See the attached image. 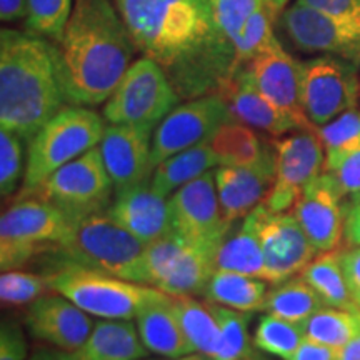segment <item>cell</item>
<instances>
[{
  "label": "cell",
  "mask_w": 360,
  "mask_h": 360,
  "mask_svg": "<svg viewBox=\"0 0 360 360\" xmlns=\"http://www.w3.org/2000/svg\"><path fill=\"white\" fill-rule=\"evenodd\" d=\"M135 45L165 70L182 101L219 94L238 70L212 0H114Z\"/></svg>",
  "instance_id": "6da1fadb"
},
{
  "label": "cell",
  "mask_w": 360,
  "mask_h": 360,
  "mask_svg": "<svg viewBox=\"0 0 360 360\" xmlns=\"http://www.w3.org/2000/svg\"><path fill=\"white\" fill-rule=\"evenodd\" d=\"M57 45L69 105L105 103L139 51L112 0H75Z\"/></svg>",
  "instance_id": "7a4b0ae2"
},
{
  "label": "cell",
  "mask_w": 360,
  "mask_h": 360,
  "mask_svg": "<svg viewBox=\"0 0 360 360\" xmlns=\"http://www.w3.org/2000/svg\"><path fill=\"white\" fill-rule=\"evenodd\" d=\"M67 102L57 45L15 29L0 32V125L25 142Z\"/></svg>",
  "instance_id": "3957f363"
},
{
  "label": "cell",
  "mask_w": 360,
  "mask_h": 360,
  "mask_svg": "<svg viewBox=\"0 0 360 360\" xmlns=\"http://www.w3.org/2000/svg\"><path fill=\"white\" fill-rule=\"evenodd\" d=\"M146 242L114 222L105 212L75 220L69 236L52 252L56 262H70L137 282Z\"/></svg>",
  "instance_id": "277c9868"
},
{
  "label": "cell",
  "mask_w": 360,
  "mask_h": 360,
  "mask_svg": "<svg viewBox=\"0 0 360 360\" xmlns=\"http://www.w3.org/2000/svg\"><path fill=\"white\" fill-rule=\"evenodd\" d=\"M45 277L51 290L67 297L92 317L110 321H132L148 302L164 294L155 287L70 262H56Z\"/></svg>",
  "instance_id": "5b68a950"
},
{
  "label": "cell",
  "mask_w": 360,
  "mask_h": 360,
  "mask_svg": "<svg viewBox=\"0 0 360 360\" xmlns=\"http://www.w3.org/2000/svg\"><path fill=\"white\" fill-rule=\"evenodd\" d=\"M103 117L89 107L67 105L30 139L19 195H27L65 164L101 143Z\"/></svg>",
  "instance_id": "8992f818"
},
{
  "label": "cell",
  "mask_w": 360,
  "mask_h": 360,
  "mask_svg": "<svg viewBox=\"0 0 360 360\" xmlns=\"http://www.w3.org/2000/svg\"><path fill=\"white\" fill-rule=\"evenodd\" d=\"M72 225L74 220L49 200L19 195L0 219V267L20 269L37 255L52 254Z\"/></svg>",
  "instance_id": "52a82bcc"
},
{
  "label": "cell",
  "mask_w": 360,
  "mask_h": 360,
  "mask_svg": "<svg viewBox=\"0 0 360 360\" xmlns=\"http://www.w3.org/2000/svg\"><path fill=\"white\" fill-rule=\"evenodd\" d=\"M182 97L155 60L143 56L132 62L102 115L109 124L159 125L179 105Z\"/></svg>",
  "instance_id": "ba28073f"
},
{
  "label": "cell",
  "mask_w": 360,
  "mask_h": 360,
  "mask_svg": "<svg viewBox=\"0 0 360 360\" xmlns=\"http://www.w3.org/2000/svg\"><path fill=\"white\" fill-rule=\"evenodd\" d=\"M30 193L57 205L75 222L105 212L114 199L115 187L96 147L56 170Z\"/></svg>",
  "instance_id": "9c48e42d"
},
{
  "label": "cell",
  "mask_w": 360,
  "mask_h": 360,
  "mask_svg": "<svg viewBox=\"0 0 360 360\" xmlns=\"http://www.w3.org/2000/svg\"><path fill=\"white\" fill-rule=\"evenodd\" d=\"M300 103L314 127H322L359 105L360 80L354 64L322 56L300 62Z\"/></svg>",
  "instance_id": "30bf717a"
},
{
  "label": "cell",
  "mask_w": 360,
  "mask_h": 360,
  "mask_svg": "<svg viewBox=\"0 0 360 360\" xmlns=\"http://www.w3.org/2000/svg\"><path fill=\"white\" fill-rule=\"evenodd\" d=\"M276 150V180L265 199L272 212H290L319 174L323 172L326 148L317 129L297 130L272 142Z\"/></svg>",
  "instance_id": "8fae6325"
},
{
  "label": "cell",
  "mask_w": 360,
  "mask_h": 360,
  "mask_svg": "<svg viewBox=\"0 0 360 360\" xmlns=\"http://www.w3.org/2000/svg\"><path fill=\"white\" fill-rule=\"evenodd\" d=\"M233 115L220 94H209L179 103L155 127L152 142V160L160 164L179 152L209 141Z\"/></svg>",
  "instance_id": "7c38bea8"
},
{
  "label": "cell",
  "mask_w": 360,
  "mask_h": 360,
  "mask_svg": "<svg viewBox=\"0 0 360 360\" xmlns=\"http://www.w3.org/2000/svg\"><path fill=\"white\" fill-rule=\"evenodd\" d=\"M250 214L262 244L269 283L299 276L319 254L292 212H272L260 204Z\"/></svg>",
  "instance_id": "4fadbf2b"
},
{
  "label": "cell",
  "mask_w": 360,
  "mask_h": 360,
  "mask_svg": "<svg viewBox=\"0 0 360 360\" xmlns=\"http://www.w3.org/2000/svg\"><path fill=\"white\" fill-rule=\"evenodd\" d=\"M281 24L300 51L339 57L360 67V22L339 19L295 2L281 13Z\"/></svg>",
  "instance_id": "5bb4252c"
},
{
  "label": "cell",
  "mask_w": 360,
  "mask_h": 360,
  "mask_svg": "<svg viewBox=\"0 0 360 360\" xmlns=\"http://www.w3.org/2000/svg\"><path fill=\"white\" fill-rule=\"evenodd\" d=\"M214 170L186 184L169 197L172 232L188 244L220 245L232 229L224 219Z\"/></svg>",
  "instance_id": "9a60e30c"
},
{
  "label": "cell",
  "mask_w": 360,
  "mask_h": 360,
  "mask_svg": "<svg viewBox=\"0 0 360 360\" xmlns=\"http://www.w3.org/2000/svg\"><path fill=\"white\" fill-rule=\"evenodd\" d=\"M155 125L110 124L98 143L115 191L150 180L154 174L152 142Z\"/></svg>",
  "instance_id": "2e32d148"
},
{
  "label": "cell",
  "mask_w": 360,
  "mask_h": 360,
  "mask_svg": "<svg viewBox=\"0 0 360 360\" xmlns=\"http://www.w3.org/2000/svg\"><path fill=\"white\" fill-rule=\"evenodd\" d=\"M290 212L302 225L319 254L340 249L345 225L344 195L327 172L319 174L304 188Z\"/></svg>",
  "instance_id": "e0dca14e"
},
{
  "label": "cell",
  "mask_w": 360,
  "mask_h": 360,
  "mask_svg": "<svg viewBox=\"0 0 360 360\" xmlns=\"http://www.w3.org/2000/svg\"><path fill=\"white\" fill-rule=\"evenodd\" d=\"M215 187L225 222L233 225L264 204L276 180L274 146L250 165H220L214 170Z\"/></svg>",
  "instance_id": "ac0fdd59"
},
{
  "label": "cell",
  "mask_w": 360,
  "mask_h": 360,
  "mask_svg": "<svg viewBox=\"0 0 360 360\" xmlns=\"http://www.w3.org/2000/svg\"><path fill=\"white\" fill-rule=\"evenodd\" d=\"M90 317L92 315L56 292L30 304L25 314V326L35 340L52 345L58 352H72L92 332L94 322Z\"/></svg>",
  "instance_id": "d6986e66"
},
{
  "label": "cell",
  "mask_w": 360,
  "mask_h": 360,
  "mask_svg": "<svg viewBox=\"0 0 360 360\" xmlns=\"http://www.w3.org/2000/svg\"><path fill=\"white\" fill-rule=\"evenodd\" d=\"M250 72L255 87L276 103L278 109L294 115L295 119L312 125L305 117L300 103V74L302 67L290 53L285 52L277 37L245 65ZM314 127V125H312Z\"/></svg>",
  "instance_id": "ffe728a7"
},
{
  "label": "cell",
  "mask_w": 360,
  "mask_h": 360,
  "mask_svg": "<svg viewBox=\"0 0 360 360\" xmlns=\"http://www.w3.org/2000/svg\"><path fill=\"white\" fill-rule=\"evenodd\" d=\"M219 94L225 98L237 122L249 125L255 130H262L272 137H281L297 130L315 129L270 102L255 87L247 67L238 69Z\"/></svg>",
  "instance_id": "44dd1931"
},
{
  "label": "cell",
  "mask_w": 360,
  "mask_h": 360,
  "mask_svg": "<svg viewBox=\"0 0 360 360\" xmlns=\"http://www.w3.org/2000/svg\"><path fill=\"white\" fill-rule=\"evenodd\" d=\"M107 215L146 244L172 232L169 199L152 188L150 180L115 191Z\"/></svg>",
  "instance_id": "7402d4cb"
},
{
  "label": "cell",
  "mask_w": 360,
  "mask_h": 360,
  "mask_svg": "<svg viewBox=\"0 0 360 360\" xmlns=\"http://www.w3.org/2000/svg\"><path fill=\"white\" fill-rule=\"evenodd\" d=\"M135 326L148 352L165 359L195 352L175 310L174 297L165 292L137 314Z\"/></svg>",
  "instance_id": "603a6c76"
},
{
  "label": "cell",
  "mask_w": 360,
  "mask_h": 360,
  "mask_svg": "<svg viewBox=\"0 0 360 360\" xmlns=\"http://www.w3.org/2000/svg\"><path fill=\"white\" fill-rule=\"evenodd\" d=\"M148 350L132 321L101 319L79 349L58 352L60 360H141Z\"/></svg>",
  "instance_id": "cb8c5ba5"
},
{
  "label": "cell",
  "mask_w": 360,
  "mask_h": 360,
  "mask_svg": "<svg viewBox=\"0 0 360 360\" xmlns=\"http://www.w3.org/2000/svg\"><path fill=\"white\" fill-rule=\"evenodd\" d=\"M217 244H188L157 289L172 297L204 295L215 272Z\"/></svg>",
  "instance_id": "d4e9b609"
},
{
  "label": "cell",
  "mask_w": 360,
  "mask_h": 360,
  "mask_svg": "<svg viewBox=\"0 0 360 360\" xmlns=\"http://www.w3.org/2000/svg\"><path fill=\"white\" fill-rule=\"evenodd\" d=\"M215 270H229L265 281V257L252 214L240 220L236 232L231 231L224 238L215 255Z\"/></svg>",
  "instance_id": "484cf974"
},
{
  "label": "cell",
  "mask_w": 360,
  "mask_h": 360,
  "mask_svg": "<svg viewBox=\"0 0 360 360\" xmlns=\"http://www.w3.org/2000/svg\"><path fill=\"white\" fill-rule=\"evenodd\" d=\"M217 167L219 159L209 139L199 146H193L160 162L154 169L150 184L157 193L170 197L182 186Z\"/></svg>",
  "instance_id": "4316f807"
},
{
  "label": "cell",
  "mask_w": 360,
  "mask_h": 360,
  "mask_svg": "<svg viewBox=\"0 0 360 360\" xmlns=\"http://www.w3.org/2000/svg\"><path fill=\"white\" fill-rule=\"evenodd\" d=\"M269 294V282L264 278L242 276L229 270H215L204 292L205 300L222 307L257 312L264 310Z\"/></svg>",
  "instance_id": "83f0119b"
},
{
  "label": "cell",
  "mask_w": 360,
  "mask_h": 360,
  "mask_svg": "<svg viewBox=\"0 0 360 360\" xmlns=\"http://www.w3.org/2000/svg\"><path fill=\"white\" fill-rule=\"evenodd\" d=\"M300 276L317 292L327 307L359 310L350 294L347 278H345L342 249L317 254L312 262L300 272Z\"/></svg>",
  "instance_id": "f1b7e54d"
},
{
  "label": "cell",
  "mask_w": 360,
  "mask_h": 360,
  "mask_svg": "<svg viewBox=\"0 0 360 360\" xmlns=\"http://www.w3.org/2000/svg\"><path fill=\"white\" fill-rule=\"evenodd\" d=\"M326 307L307 281L300 276L290 277L281 283H274L265 300V314L277 315L285 321L304 323L319 309Z\"/></svg>",
  "instance_id": "f546056e"
},
{
  "label": "cell",
  "mask_w": 360,
  "mask_h": 360,
  "mask_svg": "<svg viewBox=\"0 0 360 360\" xmlns=\"http://www.w3.org/2000/svg\"><path fill=\"white\" fill-rule=\"evenodd\" d=\"M210 146L219 159V167L255 164L272 148V143H264L254 129L237 120L224 124L210 137Z\"/></svg>",
  "instance_id": "4dcf8cb0"
},
{
  "label": "cell",
  "mask_w": 360,
  "mask_h": 360,
  "mask_svg": "<svg viewBox=\"0 0 360 360\" xmlns=\"http://www.w3.org/2000/svg\"><path fill=\"white\" fill-rule=\"evenodd\" d=\"M174 305L193 350L212 359L219 342V322L212 304L200 302L195 297H174Z\"/></svg>",
  "instance_id": "1f68e13d"
},
{
  "label": "cell",
  "mask_w": 360,
  "mask_h": 360,
  "mask_svg": "<svg viewBox=\"0 0 360 360\" xmlns=\"http://www.w3.org/2000/svg\"><path fill=\"white\" fill-rule=\"evenodd\" d=\"M305 337L340 350L360 330L359 310L322 307L304 322Z\"/></svg>",
  "instance_id": "d6a6232c"
},
{
  "label": "cell",
  "mask_w": 360,
  "mask_h": 360,
  "mask_svg": "<svg viewBox=\"0 0 360 360\" xmlns=\"http://www.w3.org/2000/svg\"><path fill=\"white\" fill-rule=\"evenodd\" d=\"M212 304V302H210ZM219 322V342L210 360H244L254 355L249 337L250 312L212 304Z\"/></svg>",
  "instance_id": "836d02e7"
},
{
  "label": "cell",
  "mask_w": 360,
  "mask_h": 360,
  "mask_svg": "<svg viewBox=\"0 0 360 360\" xmlns=\"http://www.w3.org/2000/svg\"><path fill=\"white\" fill-rule=\"evenodd\" d=\"M305 340L304 323H297L265 314L254 332V345L262 352L282 360H290Z\"/></svg>",
  "instance_id": "e575fe53"
},
{
  "label": "cell",
  "mask_w": 360,
  "mask_h": 360,
  "mask_svg": "<svg viewBox=\"0 0 360 360\" xmlns=\"http://www.w3.org/2000/svg\"><path fill=\"white\" fill-rule=\"evenodd\" d=\"M186 245L187 242L175 232H170L165 237L147 244L142 255L139 283L157 289L170 272V269L174 267V264L177 262Z\"/></svg>",
  "instance_id": "d590c367"
},
{
  "label": "cell",
  "mask_w": 360,
  "mask_h": 360,
  "mask_svg": "<svg viewBox=\"0 0 360 360\" xmlns=\"http://www.w3.org/2000/svg\"><path fill=\"white\" fill-rule=\"evenodd\" d=\"M74 4V0H29L25 30L57 44L70 19Z\"/></svg>",
  "instance_id": "8d00e7d4"
},
{
  "label": "cell",
  "mask_w": 360,
  "mask_h": 360,
  "mask_svg": "<svg viewBox=\"0 0 360 360\" xmlns=\"http://www.w3.org/2000/svg\"><path fill=\"white\" fill-rule=\"evenodd\" d=\"M317 134L326 148V160L342 155L360 143V109L355 107L344 112L328 124L317 127Z\"/></svg>",
  "instance_id": "74e56055"
},
{
  "label": "cell",
  "mask_w": 360,
  "mask_h": 360,
  "mask_svg": "<svg viewBox=\"0 0 360 360\" xmlns=\"http://www.w3.org/2000/svg\"><path fill=\"white\" fill-rule=\"evenodd\" d=\"M47 289H51L47 277L40 274L13 269L2 272V277H0V299H2V304L8 307L34 304Z\"/></svg>",
  "instance_id": "f35d334b"
},
{
  "label": "cell",
  "mask_w": 360,
  "mask_h": 360,
  "mask_svg": "<svg viewBox=\"0 0 360 360\" xmlns=\"http://www.w3.org/2000/svg\"><path fill=\"white\" fill-rule=\"evenodd\" d=\"M24 142L11 130H0V192L4 199L15 193L24 179Z\"/></svg>",
  "instance_id": "ab89813d"
},
{
  "label": "cell",
  "mask_w": 360,
  "mask_h": 360,
  "mask_svg": "<svg viewBox=\"0 0 360 360\" xmlns=\"http://www.w3.org/2000/svg\"><path fill=\"white\" fill-rule=\"evenodd\" d=\"M215 15L224 32L236 45L255 13L267 8L264 0H212Z\"/></svg>",
  "instance_id": "60d3db41"
},
{
  "label": "cell",
  "mask_w": 360,
  "mask_h": 360,
  "mask_svg": "<svg viewBox=\"0 0 360 360\" xmlns=\"http://www.w3.org/2000/svg\"><path fill=\"white\" fill-rule=\"evenodd\" d=\"M323 172L334 179L344 199L360 195V143L335 159L326 160Z\"/></svg>",
  "instance_id": "b9f144b4"
},
{
  "label": "cell",
  "mask_w": 360,
  "mask_h": 360,
  "mask_svg": "<svg viewBox=\"0 0 360 360\" xmlns=\"http://www.w3.org/2000/svg\"><path fill=\"white\" fill-rule=\"evenodd\" d=\"M29 345L19 323L4 321L0 328V360H25Z\"/></svg>",
  "instance_id": "7bdbcfd3"
},
{
  "label": "cell",
  "mask_w": 360,
  "mask_h": 360,
  "mask_svg": "<svg viewBox=\"0 0 360 360\" xmlns=\"http://www.w3.org/2000/svg\"><path fill=\"white\" fill-rule=\"evenodd\" d=\"M315 11L339 17V19L360 22V0H295Z\"/></svg>",
  "instance_id": "ee69618b"
},
{
  "label": "cell",
  "mask_w": 360,
  "mask_h": 360,
  "mask_svg": "<svg viewBox=\"0 0 360 360\" xmlns=\"http://www.w3.org/2000/svg\"><path fill=\"white\" fill-rule=\"evenodd\" d=\"M342 265H344L350 294H352L354 302L360 310V247L342 249Z\"/></svg>",
  "instance_id": "f6af8a7d"
},
{
  "label": "cell",
  "mask_w": 360,
  "mask_h": 360,
  "mask_svg": "<svg viewBox=\"0 0 360 360\" xmlns=\"http://www.w3.org/2000/svg\"><path fill=\"white\" fill-rule=\"evenodd\" d=\"M344 238L349 247H360V195L350 197L345 204Z\"/></svg>",
  "instance_id": "bcb514c9"
},
{
  "label": "cell",
  "mask_w": 360,
  "mask_h": 360,
  "mask_svg": "<svg viewBox=\"0 0 360 360\" xmlns=\"http://www.w3.org/2000/svg\"><path fill=\"white\" fill-rule=\"evenodd\" d=\"M290 360H339V350L305 337V340L295 350Z\"/></svg>",
  "instance_id": "7dc6e473"
},
{
  "label": "cell",
  "mask_w": 360,
  "mask_h": 360,
  "mask_svg": "<svg viewBox=\"0 0 360 360\" xmlns=\"http://www.w3.org/2000/svg\"><path fill=\"white\" fill-rule=\"evenodd\" d=\"M29 12V0H0V19L4 24L25 20Z\"/></svg>",
  "instance_id": "c3c4849f"
},
{
  "label": "cell",
  "mask_w": 360,
  "mask_h": 360,
  "mask_svg": "<svg viewBox=\"0 0 360 360\" xmlns=\"http://www.w3.org/2000/svg\"><path fill=\"white\" fill-rule=\"evenodd\" d=\"M339 360H360V330L339 350Z\"/></svg>",
  "instance_id": "681fc988"
},
{
  "label": "cell",
  "mask_w": 360,
  "mask_h": 360,
  "mask_svg": "<svg viewBox=\"0 0 360 360\" xmlns=\"http://www.w3.org/2000/svg\"><path fill=\"white\" fill-rule=\"evenodd\" d=\"M265 6H267L269 12L272 13V17L276 19V17L281 15V13L285 11L287 4L290 2V0H264Z\"/></svg>",
  "instance_id": "f907efd6"
},
{
  "label": "cell",
  "mask_w": 360,
  "mask_h": 360,
  "mask_svg": "<svg viewBox=\"0 0 360 360\" xmlns=\"http://www.w3.org/2000/svg\"><path fill=\"white\" fill-rule=\"evenodd\" d=\"M27 360H60L58 359V352H51V350L47 349H39L35 350V352L30 355Z\"/></svg>",
  "instance_id": "816d5d0a"
},
{
  "label": "cell",
  "mask_w": 360,
  "mask_h": 360,
  "mask_svg": "<svg viewBox=\"0 0 360 360\" xmlns=\"http://www.w3.org/2000/svg\"><path fill=\"white\" fill-rule=\"evenodd\" d=\"M164 360H210L207 355L200 354V352H191L187 355H182V357H175V359H164Z\"/></svg>",
  "instance_id": "f5cc1de1"
},
{
  "label": "cell",
  "mask_w": 360,
  "mask_h": 360,
  "mask_svg": "<svg viewBox=\"0 0 360 360\" xmlns=\"http://www.w3.org/2000/svg\"><path fill=\"white\" fill-rule=\"evenodd\" d=\"M244 360H265V359H262V357H257V355H252V357H249V359H244Z\"/></svg>",
  "instance_id": "db71d44e"
},
{
  "label": "cell",
  "mask_w": 360,
  "mask_h": 360,
  "mask_svg": "<svg viewBox=\"0 0 360 360\" xmlns=\"http://www.w3.org/2000/svg\"><path fill=\"white\" fill-rule=\"evenodd\" d=\"M141 360H147V359H141Z\"/></svg>",
  "instance_id": "11a10c76"
}]
</instances>
